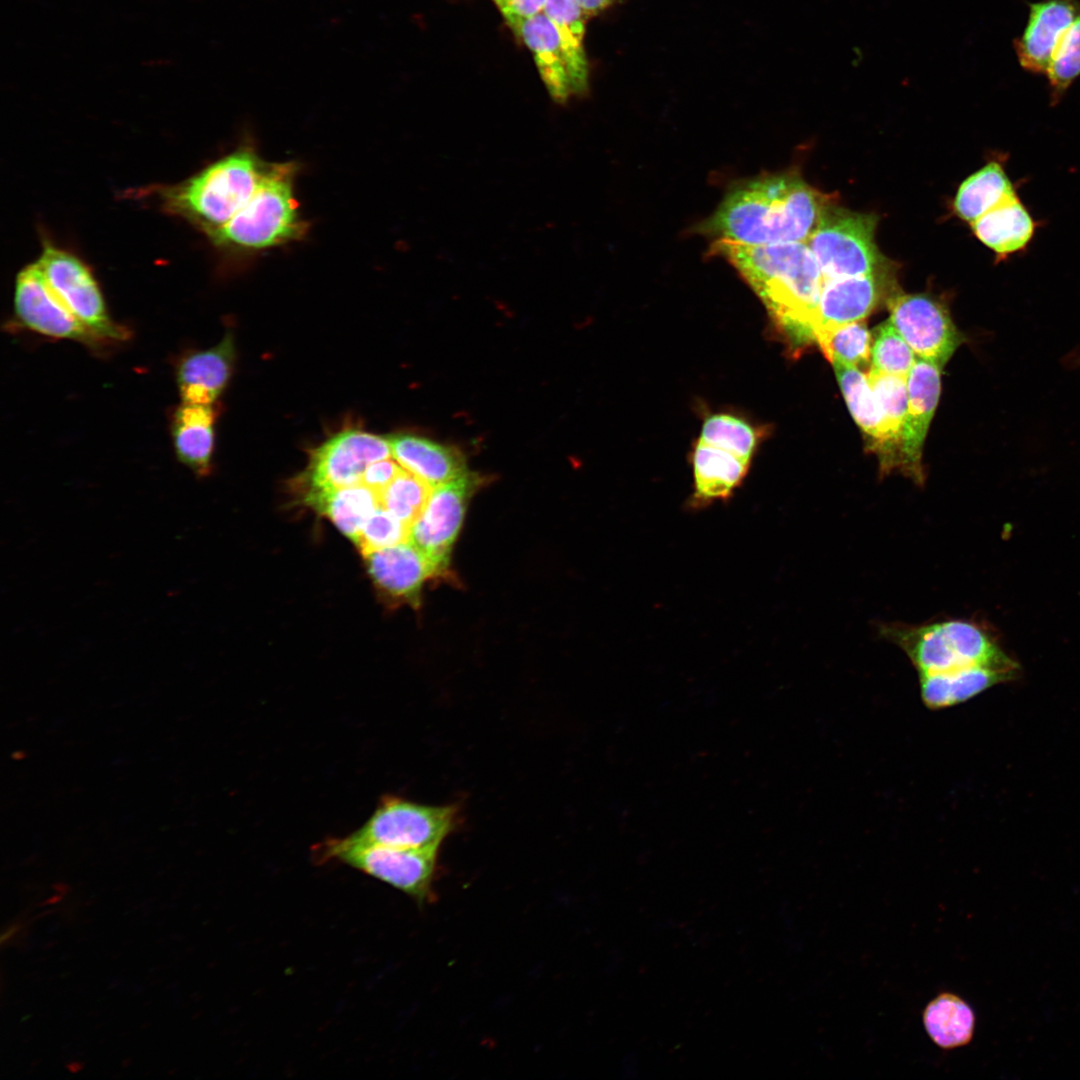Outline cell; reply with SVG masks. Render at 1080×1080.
I'll return each mask as SVG.
<instances>
[{"mask_svg": "<svg viewBox=\"0 0 1080 1080\" xmlns=\"http://www.w3.org/2000/svg\"><path fill=\"white\" fill-rule=\"evenodd\" d=\"M1080 13L1077 0H1042L1029 4L1028 21L1014 42L1022 68L1046 74L1064 32Z\"/></svg>", "mask_w": 1080, "mask_h": 1080, "instance_id": "18", "label": "cell"}, {"mask_svg": "<svg viewBox=\"0 0 1080 1080\" xmlns=\"http://www.w3.org/2000/svg\"><path fill=\"white\" fill-rule=\"evenodd\" d=\"M388 440L397 463L432 488L468 472L463 454L455 447L413 434H396Z\"/></svg>", "mask_w": 1080, "mask_h": 1080, "instance_id": "20", "label": "cell"}, {"mask_svg": "<svg viewBox=\"0 0 1080 1080\" xmlns=\"http://www.w3.org/2000/svg\"><path fill=\"white\" fill-rule=\"evenodd\" d=\"M267 165L255 146L245 143L185 183L167 189L165 202L208 235L229 222L247 203Z\"/></svg>", "mask_w": 1080, "mask_h": 1080, "instance_id": "5", "label": "cell"}, {"mask_svg": "<svg viewBox=\"0 0 1080 1080\" xmlns=\"http://www.w3.org/2000/svg\"><path fill=\"white\" fill-rule=\"evenodd\" d=\"M815 341L830 362L858 366L867 363L871 355V334L862 320L821 330Z\"/></svg>", "mask_w": 1080, "mask_h": 1080, "instance_id": "29", "label": "cell"}, {"mask_svg": "<svg viewBox=\"0 0 1080 1080\" xmlns=\"http://www.w3.org/2000/svg\"><path fill=\"white\" fill-rule=\"evenodd\" d=\"M586 16L594 15L607 7L612 0H575Z\"/></svg>", "mask_w": 1080, "mask_h": 1080, "instance_id": "38", "label": "cell"}, {"mask_svg": "<svg viewBox=\"0 0 1080 1080\" xmlns=\"http://www.w3.org/2000/svg\"><path fill=\"white\" fill-rule=\"evenodd\" d=\"M848 408L861 430L873 441L880 454V465L887 452L881 415L867 376L857 366L831 362Z\"/></svg>", "mask_w": 1080, "mask_h": 1080, "instance_id": "27", "label": "cell"}, {"mask_svg": "<svg viewBox=\"0 0 1080 1080\" xmlns=\"http://www.w3.org/2000/svg\"><path fill=\"white\" fill-rule=\"evenodd\" d=\"M975 236L999 259L1024 251L1032 241L1037 222L1018 197L1001 203L971 224Z\"/></svg>", "mask_w": 1080, "mask_h": 1080, "instance_id": "23", "label": "cell"}, {"mask_svg": "<svg viewBox=\"0 0 1080 1080\" xmlns=\"http://www.w3.org/2000/svg\"><path fill=\"white\" fill-rule=\"evenodd\" d=\"M871 357L872 368L906 378L917 359L890 321L877 327Z\"/></svg>", "mask_w": 1080, "mask_h": 1080, "instance_id": "33", "label": "cell"}, {"mask_svg": "<svg viewBox=\"0 0 1080 1080\" xmlns=\"http://www.w3.org/2000/svg\"><path fill=\"white\" fill-rule=\"evenodd\" d=\"M390 455L388 438L359 430L340 432L313 452L305 474L307 492L361 483L368 465Z\"/></svg>", "mask_w": 1080, "mask_h": 1080, "instance_id": "14", "label": "cell"}, {"mask_svg": "<svg viewBox=\"0 0 1080 1080\" xmlns=\"http://www.w3.org/2000/svg\"><path fill=\"white\" fill-rule=\"evenodd\" d=\"M883 424L887 452L881 471L889 473L894 466L892 448L900 446L908 405L907 378L884 373L871 367L867 375Z\"/></svg>", "mask_w": 1080, "mask_h": 1080, "instance_id": "28", "label": "cell"}, {"mask_svg": "<svg viewBox=\"0 0 1080 1080\" xmlns=\"http://www.w3.org/2000/svg\"><path fill=\"white\" fill-rule=\"evenodd\" d=\"M922 1021L931 1041L943 1050L968 1045L976 1025L972 1007L951 992H942L933 998L923 1011Z\"/></svg>", "mask_w": 1080, "mask_h": 1080, "instance_id": "25", "label": "cell"}, {"mask_svg": "<svg viewBox=\"0 0 1080 1080\" xmlns=\"http://www.w3.org/2000/svg\"><path fill=\"white\" fill-rule=\"evenodd\" d=\"M824 203L797 175L764 176L728 193L705 228L717 240L744 245L806 242Z\"/></svg>", "mask_w": 1080, "mask_h": 1080, "instance_id": "3", "label": "cell"}, {"mask_svg": "<svg viewBox=\"0 0 1080 1080\" xmlns=\"http://www.w3.org/2000/svg\"><path fill=\"white\" fill-rule=\"evenodd\" d=\"M542 12L552 21L570 46L584 51L583 38L587 16L575 0H547Z\"/></svg>", "mask_w": 1080, "mask_h": 1080, "instance_id": "35", "label": "cell"}, {"mask_svg": "<svg viewBox=\"0 0 1080 1080\" xmlns=\"http://www.w3.org/2000/svg\"><path fill=\"white\" fill-rule=\"evenodd\" d=\"M887 305L888 320L915 355L941 369L965 340L947 309L929 296L896 292Z\"/></svg>", "mask_w": 1080, "mask_h": 1080, "instance_id": "12", "label": "cell"}, {"mask_svg": "<svg viewBox=\"0 0 1080 1080\" xmlns=\"http://www.w3.org/2000/svg\"><path fill=\"white\" fill-rule=\"evenodd\" d=\"M14 310L24 327L41 335L75 341L93 350H101L110 344L71 312L49 285L38 262L18 273Z\"/></svg>", "mask_w": 1080, "mask_h": 1080, "instance_id": "13", "label": "cell"}, {"mask_svg": "<svg viewBox=\"0 0 1080 1080\" xmlns=\"http://www.w3.org/2000/svg\"><path fill=\"white\" fill-rule=\"evenodd\" d=\"M1017 195V191L999 161H990L960 185L954 209L972 224L983 215Z\"/></svg>", "mask_w": 1080, "mask_h": 1080, "instance_id": "26", "label": "cell"}, {"mask_svg": "<svg viewBox=\"0 0 1080 1080\" xmlns=\"http://www.w3.org/2000/svg\"><path fill=\"white\" fill-rule=\"evenodd\" d=\"M482 482L479 474L466 472L433 487L422 512L410 526L409 541L443 574L447 571L451 548L461 529L467 505Z\"/></svg>", "mask_w": 1080, "mask_h": 1080, "instance_id": "11", "label": "cell"}, {"mask_svg": "<svg viewBox=\"0 0 1080 1080\" xmlns=\"http://www.w3.org/2000/svg\"><path fill=\"white\" fill-rule=\"evenodd\" d=\"M547 0H494L505 19L528 18L543 11Z\"/></svg>", "mask_w": 1080, "mask_h": 1080, "instance_id": "37", "label": "cell"}, {"mask_svg": "<svg viewBox=\"0 0 1080 1080\" xmlns=\"http://www.w3.org/2000/svg\"><path fill=\"white\" fill-rule=\"evenodd\" d=\"M881 636L900 648L918 674L923 704L941 710L1016 677L1018 664L983 625L946 619L883 624Z\"/></svg>", "mask_w": 1080, "mask_h": 1080, "instance_id": "1", "label": "cell"}, {"mask_svg": "<svg viewBox=\"0 0 1080 1080\" xmlns=\"http://www.w3.org/2000/svg\"><path fill=\"white\" fill-rule=\"evenodd\" d=\"M941 370L917 357L907 375L908 405L899 446V469L919 485L924 481L922 449L940 396Z\"/></svg>", "mask_w": 1080, "mask_h": 1080, "instance_id": "15", "label": "cell"}, {"mask_svg": "<svg viewBox=\"0 0 1080 1080\" xmlns=\"http://www.w3.org/2000/svg\"><path fill=\"white\" fill-rule=\"evenodd\" d=\"M37 262L54 292L94 334L110 344L130 337L111 319L94 276L79 258L47 244Z\"/></svg>", "mask_w": 1080, "mask_h": 1080, "instance_id": "9", "label": "cell"}, {"mask_svg": "<svg viewBox=\"0 0 1080 1080\" xmlns=\"http://www.w3.org/2000/svg\"><path fill=\"white\" fill-rule=\"evenodd\" d=\"M370 577L394 600L416 603L424 583L443 573L409 540L373 551L365 556Z\"/></svg>", "mask_w": 1080, "mask_h": 1080, "instance_id": "16", "label": "cell"}, {"mask_svg": "<svg viewBox=\"0 0 1080 1080\" xmlns=\"http://www.w3.org/2000/svg\"><path fill=\"white\" fill-rule=\"evenodd\" d=\"M402 470L389 458L375 461L365 469L361 483L380 494Z\"/></svg>", "mask_w": 1080, "mask_h": 1080, "instance_id": "36", "label": "cell"}, {"mask_svg": "<svg viewBox=\"0 0 1080 1080\" xmlns=\"http://www.w3.org/2000/svg\"><path fill=\"white\" fill-rule=\"evenodd\" d=\"M439 849H413L328 838L313 847L322 863L336 861L370 875L412 897L419 904L432 900Z\"/></svg>", "mask_w": 1080, "mask_h": 1080, "instance_id": "6", "label": "cell"}, {"mask_svg": "<svg viewBox=\"0 0 1080 1080\" xmlns=\"http://www.w3.org/2000/svg\"><path fill=\"white\" fill-rule=\"evenodd\" d=\"M300 166L295 161L269 163L247 203L224 226L207 236L215 246L253 255L305 239L310 223L296 197Z\"/></svg>", "mask_w": 1080, "mask_h": 1080, "instance_id": "4", "label": "cell"}, {"mask_svg": "<svg viewBox=\"0 0 1080 1080\" xmlns=\"http://www.w3.org/2000/svg\"><path fill=\"white\" fill-rule=\"evenodd\" d=\"M459 818L456 804L433 806L395 795L383 796L367 821L348 840L413 849H439Z\"/></svg>", "mask_w": 1080, "mask_h": 1080, "instance_id": "8", "label": "cell"}, {"mask_svg": "<svg viewBox=\"0 0 1080 1080\" xmlns=\"http://www.w3.org/2000/svg\"><path fill=\"white\" fill-rule=\"evenodd\" d=\"M699 441L750 462L758 436L755 429L743 419L729 414H714L705 419Z\"/></svg>", "mask_w": 1080, "mask_h": 1080, "instance_id": "30", "label": "cell"}, {"mask_svg": "<svg viewBox=\"0 0 1080 1080\" xmlns=\"http://www.w3.org/2000/svg\"><path fill=\"white\" fill-rule=\"evenodd\" d=\"M234 360L235 347L230 333L209 349L182 354L175 366L182 402L213 405L230 380Z\"/></svg>", "mask_w": 1080, "mask_h": 1080, "instance_id": "19", "label": "cell"}, {"mask_svg": "<svg viewBox=\"0 0 1080 1080\" xmlns=\"http://www.w3.org/2000/svg\"><path fill=\"white\" fill-rule=\"evenodd\" d=\"M410 527L379 505L353 541L363 556L409 540Z\"/></svg>", "mask_w": 1080, "mask_h": 1080, "instance_id": "34", "label": "cell"}, {"mask_svg": "<svg viewBox=\"0 0 1080 1080\" xmlns=\"http://www.w3.org/2000/svg\"><path fill=\"white\" fill-rule=\"evenodd\" d=\"M1074 362H1075L1076 366H1080V356L1078 358L1074 359Z\"/></svg>", "mask_w": 1080, "mask_h": 1080, "instance_id": "40", "label": "cell"}, {"mask_svg": "<svg viewBox=\"0 0 1080 1080\" xmlns=\"http://www.w3.org/2000/svg\"><path fill=\"white\" fill-rule=\"evenodd\" d=\"M432 487L403 469L379 494L380 505L409 527L422 512Z\"/></svg>", "mask_w": 1080, "mask_h": 1080, "instance_id": "31", "label": "cell"}, {"mask_svg": "<svg viewBox=\"0 0 1080 1080\" xmlns=\"http://www.w3.org/2000/svg\"><path fill=\"white\" fill-rule=\"evenodd\" d=\"M1046 75L1051 103L1057 104L1080 76V13L1058 42Z\"/></svg>", "mask_w": 1080, "mask_h": 1080, "instance_id": "32", "label": "cell"}, {"mask_svg": "<svg viewBox=\"0 0 1080 1080\" xmlns=\"http://www.w3.org/2000/svg\"><path fill=\"white\" fill-rule=\"evenodd\" d=\"M305 502L330 519L352 541L380 505L379 494L362 483L307 492Z\"/></svg>", "mask_w": 1080, "mask_h": 1080, "instance_id": "24", "label": "cell"}, {"mask_svg": "<svg viewBox=\"0 0 1080 1080\" xmlns=\"http://www.w3.org/2000/svg\"><path fill=\"white\" fill-rule=\"evenodd\" d=\"M18 929H19V926L16 925V924L13 925V926L8 927V929L6 931H4L2 936H1V943L3 944L6 940H8L10 937H12L15 934V932L18 931Z\"/></svg>", "mask_w": 1080, "mask_h": 1080, "instance_id": "39", "label": "cell"}, {"mask_svg": "<svg viewBox=\"0 0 1080 1080\" xmlns=\"http://www.w3.org/2000/svg\"><path fill=\"white\" fill-rule=\"evenodd\" d=\"M889 279L884 272L823 279L814 341L817 332L865 319L888 295Z\"/></svg>", "mask_w": 1080, "mask_h": 1080, "instance_id": "17", "label": "cell"}, {"mask_svg": "<svg viewBox=\"0 0 1080 1080\" xmlns=\"http://www.w3.org/2000/svg\"><path fill=\"white\" fill-rule=\"evenodd\" d=\"M713 250L738 270L792 343L814 341L823 276L806 242L752 246L716 240Z\"/></svg>", "mask_w": 1080, "mask_h": 1080, "instance_id": "2", "label": "cell"}, {"mask_svg": "<svg viewBox=\"0 0 1080 1080\" xmlns=\"http://www.w3.org/2000/svg\"><path fill=\"white\" fill-rule=\"evenodd\" d=\"M749 465L750 462L731 452L699 441L692 455L691 505L698 508L727 500L745 478Z\"/></svg>", "mask_w": 1080, "mask_h": 1080, "instance_id": "22", "label": "cell"}, {"mask_svg": "<svg viewBox=\"0 0 1080 1080\" xmlns=\"http://www.w3.org/2000/svg\"><path fill=\"white\" fill-rule=\"evenodd\" d=\"M506 21L532 51L539 74L556 102L563 104L587 91L585 51L570 46L543 12Z\"/></svg>", "mask_w": 1080, "mask_h": 1080, "instance_id": "10", "label": "cell"}, {"mask_svg": "<svg viewBox=\"0 0 1080 1080\" xmlns=\"http://www.w3.org/2000/svg\"><path fill=\"white\" fill-rule=\"evenodd\" d=\"M214 405L181 402L170 419V432L176 457L198 477L211 471L214 450Z\"/></svg>", "mask_w": 1080, "mask_h": 1080, "instance_id": "21", "label": "cell"}, {"mask_svg": "<svg viewBox=\"0 0 1080 1080\" xmlns=\"http://www.w3.org/2000/svg\"><path fill=\"white\" fill-rule=\"evenodd\" d=\"M876 216L824 203L817 224L806 243L823 279L846 278L882 272L875 241Z\"/></svg>", "mask_w": 1080, "mask_h": 1080, "instance_id": "7", "label": "cell"}]
</instances>
